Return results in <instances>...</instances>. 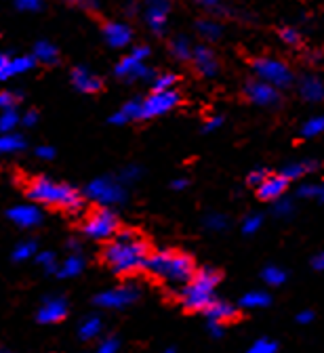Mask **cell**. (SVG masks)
<instances>
[{
  "label": "cell",
  "instance_id": "6da1fadb",
  "mask_svg": "<svg viewBox=\"0 0 324 353\" xmlns=\"http://www.w3.org/2000/svg\"><path fill=\"white\" fill-rule=\"evenodd\" d=\"M150 246L133 230H120L104 248V263L118 276H131L146 268Z\"/></svg>",
  "mask_w": 324,
  "mask_h": 353
},
{
  "label": "cell",
  "instance_id": "7a4b0ae2",
  "mask_svg": "<svg viewBox=\"0 0 324 353\" xmlns=\"http://www.w3.org/2000/svg\"><path fill=\"white\" fill-rule=\"evenodd\" d=\"M144 270L171 286H183L196 274V263L181 250H156L148 254Z\"/></svg>",
  "mask_w": 324,
  "mask_h": 353
},
{
  "label": "cell",
  "instance_id": "3957f363",
  "mask_svg": "<svg viewBox=\"0 0 324 353\" xmlns=\"http://www.w3.org/2000/svg\"><path fill=\"white\" fill-rule=\"evenodd\" d=\"M23 192L30 200L44 204V206H57L68 212H78L84 206V198L80 196L78 190L66 185V183H55L46 176H32L30 181L23 183Z\"/></svg>",
  "mask_w": 324,
  "mask_h": 353
},
{
  "label": "cell",
  "instance_id": "277c9868",
  "mask_svg": "<svg viewBox=\"0 0 324 353\" xmlns=\"http://www.w3.org/2000/svg\"><path fill=\"white\" fill-rule=\"evenodd\" d=\"M221 282V274L213 268L198 270L179 290V301L188 312H204L215 299V290Z\"/></svg>",
  "mask_w": 324,
  "mask_h": 353
},
{
  "label": "cell",
  "instance_id": "5b68a950",
  "mask_svg": "<svg viewBox=\"0 0 324 353\" xmlns=\"http://www.w3.org/2000/svg\"><path fill=\"white\" fill-rule=\"evenodd\" d=\"M251 68L259 80L276 86L278 91H280V88H289L295 82L293 70L285 61L276 59V57H255L251 61Z\"/></svg>",
  "mask_w": 324,
  "mask_h": 353
},
{
  "label": "cell",
  "instance_id": "8992f818",
  "mask_svg": "<svg viewBox=\"0 0 324 353\" xmlns=\"http://www.w3.org/2000/svg\"><path fill=\"white\" fill-rule=\"evenodd\" d=\"M118 228H120L118 214L110 206H104V208L93 210L86 216L82 232L90 240H110L118 232Z\"/></svg>",
  "mask_w": 324,
  "mask_h": 353
},
{
  "label": "cell",
  "instance_id": "52a82bcc",
  "mask_svg": "<svg viewBox=\"0 0 324 353\" xmlns=\"http://www.w3.org/2000/svg\"><path fill=\"white\" fill-rule=\"evenodd\" d=\"M84 194L95 200L104 206H116V204H122L126 200V192L122 188V181L114 179V176H99V179H93Z\"/></svg>",
  "mask_w": 324,
  "mask_h": 353
},
{
  "label": "cell",
  "instance_id": "ba28073f",
  "mask_svg": "<svg viewBox=\"0 0 324 353\" xmlns=\"http://www.w3.org/2000/svg\"><path fill=\"white\" fill-rule=\"evenodd\" d=\"M181 101V95L171 88V91H158L152 93L150 97H146L142 101V114H139V120H152L158 116L169 114L171 110H175Z\"/></svg>",
  "mask_w": 324,
  "mask_h": 353
},
{
  "label": "cell",
  "instance_id": "9c48e42d",
  "mask_svg": "<svg viewBox=\"0 0 324 353\" xmlns=\"http://www.w3.org/2000/svg\"><path fill=\"white\" fill-rule=\"evenodd\" d=\"M139 296H142V290H139L135 284H122L116 288H110L106 292H99L93 303L102 309H124L128 305H133Z\"/></svg>",
  "mask_w": 324,
  "mask_h": 353
},
{
  "label": "cell",
  "instance_id": "30bf717a",
  "mask_svg": "<svg viewBox=\"0 0 324 353\" xmlns=\"http://www.w3.org/2000/svg\"><path fill=\"white\" fill-rule=\"evenodd\" d=\"M245 95L251 103L259 108H276L280 105V91L276 86L263 82V80H249L245 84Z\"/></svg>",
  "mask_w": 324,
  "mask_h": 353
},
{
  "label": "cell",
  "instance_id": "8fae6325",
  "mask_svg": "<svg viewBox=\"0 0 324 353\" xmlns=\"http://www.w3.org/2000/svg\"><path fill=\"white\" fill-rule=\"evenodd\" d=\"M114 74L120 78V80H126V82H135V80H154L156 78V72L142 59L133 57L131 53L126 57H122L116 68H114Z\"/></svg>",
  "mask_w": 324,
  "mask_h": 353
},
{
  "label": "cell",
  "instance_id": "7c38bea8",
  "mask_svg": "<svg viewBox=\"0 0 324 353\" xmlns=\"http://www.w3.org/2000/svg\"><path fill=\"white\" fill-rule=\"evenodd\" d=\"M171 0H146V23L148 28L156 34L162 36L169 26V15H171Z\"/></svg>",
  "mask_w": 324,
  "mask_h": 353
},
{
  "label": "cell",
  "instance_id": "4fadbf2b",
  "mask_svg": "<svg viewBox=\"0 0 324 353\" xmlns=\"http://www.w3.org/2000/svg\"><path fill=\"white\" fill-rule=\"evenodd\" d=\"M68 316V301L64 296H46L38 307L36 320L40 324H57Z\"/></svg>",
  "mask_w": 324,
  "mask_h": 353
},
{
  "label": "cell",
  "instance_id": "5bb4252c",
  "mask_svg": "<svg viewBox=\"0 0 324 353\" xmlns=\"http://www.w3.org/2000/svg\"><path fill=\"white\" fill-rule=\"evenodd\" d=\"M190 61L194 63V70L204 78H213L219 72V59H217L215 51L211 47H207V44H198V47H194Z\"/></svg>",
  "mask_w": 324,
  "mask_h": 353
},
{
  "label": "cell",
  "instance_id": "9a60e30c",
  "mask_svg": "<svg viewBox=\"0 0 324 353\" xmlns=\"http://www.w3.org/2000/svg\"><path fill=\"white\" fill-rule=\"evenodd\" d=\"M70 78H72V84H74L76 91H80L84 95H95L104 88L102 78L95 72H90L88 68H84V65H76L72 70Z\"/></svg>",
  "mask_w": 324,
  "mask_h": 353
},
{
  "label": "cell",
  "instance_id": "2e32d148",
  "mask_svg": "<svg viewBox=\"0 0 324 353\" xmlns=\"http://www.w3.org/2000/svg\"><path fill=\"white\" fill-rule=\"evenodd\" d=\"M289 183L285 176L278 172V174H267L265 179L257 185V198L259 200H265V202H274L278 198H283L289 190Z\"/></svg>",
  "mask_w": 324,
  "mask_h": 353
},
{
  "label": "cell",
  "instance_id": "e0dca14e",
  "mask_svg": "<svg viewBox=\"0 0 324 353\" xmlns=\"http://www.w3.org/2000/svg\"><path fill=\"white\" fill-rule=\"evenodd\" d=\"M7 216L13 221V223L21 230H30L42 223V210L34 204H19L9 208Z\"/></svg>",
  "mask_w": 324,
  "mask_h": 353
},
{
  "label": "cell",
  "instance_id": "ac0fdd59",
  "mask_svg": "<svg viewBox=\"0 0 324 353\" xmlns=\"http://www.w3.org/2000/svg\"><path fill=\"white\" fill-rule=\"evenodd\" d=\"M36 65L34 57H13L11 53H0V80L26 74Z\"/></svg>",
  "mask_w": 324,
  "mask_h": 353
},
{
  "label": "cell",
  "instance_id": "d6986e66",
  "mask_svg": "<svg viewBox=\"0 0 324 353\" xmlns=\"http://www.w3.org/2000/svg\"><path fill=\"white\" fill-rule=\"evenodd\" d=\"M102 34H104L106 42L110 44L112 49L128 47L131 40H133V30L126 23H120V21H108V23H104Z\"/></svg>",
  "mask_w": 324,
  "mask_h": 353
},
{
  "label": "cell",
  "instance_id": "ffe728a7",
  "mask_svg": "<svg viewBox=\"0 0 324 353\" xmlns=\"http://www.w3.org/2000/svg\"><path fill=\"white\" fill-rule=\"evenodd\" d=\"M299 95L307 103H320V101H324V82H322V78H318L314 74L301 76L299 78Z\"/></svg>",
  "mask_w": 324,
  "mask_h": 353
},
{
  "label": "cell",
  "instance_id": "44dd1931",
  "mask_svg": "<svg viewBox=\"0 0 324 353\" xmlns=\"http://www.w3.org/2000/svg\"><path fill=\"white\" fill-rule=\"evenodd\" d=\"M204 314H207L209 322H217V324L231 322V320H236V316H238L234 305L227 303V301H219V299L211 301V305L204 309Z\"/></svg>",
  "mask_w": 324,
  "mask_h": 353
},
{
  "label": "cell",
  "instance_id": "7402d4cb",
  "mask_svg": "<svg viewBox=\"0 0 324 353\" xmlns=\"http://www.w3.org/2000/svg\"><path fill=\"white\" fill-rule=\"evenodd\" d=\"M318 162L316 160H301V162H289L287 166H283L280 174L287 181H295V179H303L305 174L318 170Z\"/></svg>",
  "mask_w": 324,
  "mask_h": 353
},
{
  "label": "cell",
  "instance_id": "603a6c76",
  "mask_svg": "<svg viewBox=\"0 0 324 353\" xmlns=\"http://www.w3.org/2000/svg\"><path fill=\"white\" fill-rule=\"evenodd\" d=\"M139 114H142V101H126L118 112H114L110 116V124H116V126H122V124H128L133 120H139Z\"/></svg>",
  "mask_w": 324,
  "mask_h": 353
},
{
  "label": "cell",
  "instance_id": "cb8c5ba5",
  "mask_svg": "<svg viewBox=\"0 0 324 353\" xmlns=\"http://www.w3.org/2000/svg\"><path fill=\"white\" fill-rule=\"evenodd\" d=\"M36 61L44 63V65H55L59 61V51L55 44H51L49 40H38L34 44V55Z\"/></svg>",
  "mask_w": 324,
  "mask_h": 353
},
{
  "label": "cell",
  "instance_id": "d4e9b609",
  "mask_svg": "<svg viewBox=\"0 0 324 353\" xmlns=\"http://www.w3.org/2000/svg\"><path fill=\"white\" fill-rule=\"evenodd\" d=\"M169 51H171V55H173L177 61H190V59H192V51H194V44H192V40H190L188 36L179 34V36H175V38L171 40Z\"/></svg>",
  "mask_w": 324,
  "mask_h": 353
},
{
  "label": "cell",
  "instance_id": "484cf974",
  "mask_svg": "<svg viewBox=\"0 0 324 353\" xmlns=\"http://www.w3.org/2000/svg\"><path fill=\"white\" fill-rule=\"evenodd\" d=\"M82 270H84V259H82L78 252H72L64 263H59V268H57V274H55V276H59V278L68 280V278H76V276H80V274H82Z\"/></svg>",
  "mask_w": 324,
  "mask_h": 353
},
{
  "label": "cell",
  "instance_id": "4316f807",
  "mask_svg": "<svg viewBox=\"0 0 324 353\" xmlns=\"http://www.w3.org/2000/svg\"><path fill=\"white\" fill-rule=\"evenodd\" d=\"M196 32L200 34L202 40L207 42H217L221 36H223V26L215 19H198L196 21Z\"/></svg>",
  "mask_w": 324,
  "mask_h": 353
},
{
  "label": "cell",
  "instance_id": "83f0119b",
  "mask_svg": "<svg viewBox=\"0 0 324 353\" xmlns=\"http://www.w3.org/2000/svg\"><path fill=\"white\" fill-rule=\"evenodd\" d=\"M102 332H104V322H102L99 316H88L78 326V336L82 341H93V339H97Z\"/></svg>",
  "mask_w": 324,
  "mask_h": 353
},
{
  "label": "cell",
  "instance_id": "f1b7e54d",
  "mask_svg": "<svg viewBox=\"0 0 324 353\" xmlns=\"http://www.w3.org/2000/svg\"><path fill=\"white\" fill-rule=\"evenodd\" d=\"M26 148V139L15 132H0V156L5 154H15Z\"/></svg>",
  "mask_w": 324,
  "mask_h": 353
},
{
  "label": "cell",
  "instance_id": "f546056e",
  "mask_svg": "<svg viewBox=\"0 0 324 353\" xmlns=\"http://www.w3.org/2000/svg\"><path fill=\"white\" fill-rule=\"evenodd\" d=\"M269 303H271V296L265 290H251L240 299V307L245 309H265L269 307Z\"/></svg>",
  "mask_w": 324,
  "mask_h": 353
},
{
  "label": "cell",
  "instance_id": "4dcf8cb0",
  "mask_svg": "<svg viewBox=\"0 0 324 353\" xmlns=\"http://www.w3.org/2000/svg\"><path fill=\"white\" fill-rule=\"evenodd\" d=\"M261 278L267 286H283L287 282V272L278 265H267V268L261 272Z\"/></svg>",
  "mask_w": 324,
  "mask_h": 353
},
{
  "label": "cell",
  "instance_id": "1f68e13d",
  "mask_svg": "<svg viewBox=\"0 0 324 353\" xmlns=\"http://www.w3.org/2000/svg\"><path fill=\"white\" fill-rule=\"evenodd\" d=\"M36 248H38V244H36L34 240H23V242H19V244L13 248V254H11V256H13L15 263H23V261L36 256Z\"/></svg>",
  "mask_w": 324,
  "mask_h": 353
},
{
  "label": "cell",
  "instance_id": "d6a6232c",
  "mask_svg": "<svg viewBox=\"0 0 324 353\" xmlns=\"http://www.w3.org/2000/svg\"><path fill=\"white\" fill-rule=\"evenodd\" d=\"M301 135H303L305 139H312V137L324 135V114H322V116H314V118H309V120L301 126Z\"/></svg>",
  "mask_w": 324,
  "mask_h": 353
},
{
  "label": "cell",
  "instance_id": "836d02e7",
  "mask_svg": "<svg viewBox=\"0 0 324 353\" xmlns=\"http://www.w3.org/2000/svg\"><path fill=\"white\" fill-rule=\"evenodd\" d=\"M227 225H229V221L223 212H209L204 216V228L211 232H223L227 230Z\"/></svg>",
  "mask_w": 324,
  "mask_h": 353
},
{
  "label": "cell",
  "instance_id": "e575fe53",
  "mask_svg": "<svg viewBox=\"0 0 324 353\" xmlns=\"http://www.w3.org/2000/svg\"><path fill=\"white\" fill-rule=\"evenodd\" d=\"M179 76L177 74H156V78L152 80V93H158V91H171L175 88Z\"/></svg>",
  "mask_w": 324,
  "mask_h": 353
},
{
  "label": "cell",
  "instance_id": "d590c367",
  "mask_svg": "<svg viewBox=\"0 0 324 353\" xmlns=\"http://www.w3.org/2000/svg\"><path fill=\"white\" fill-rule=\"evenodd\" d=\"M36 263L42 265L46 274H57L59 263L55 261V252H51V250H42V252H38V254H36Z\"/></svg>",
  "mask_w": 324,
  "mask_h": 353
},
{
  "label": "cell",
  "instance_id": "8d00e7d4",
  "mask_svg": "<svg viewBox=\"0 0 324 353\" xmlns=\"http://www.w3.org/2000/svg\"><path fill=\"white\" fill-rule=\"evenodd\" d=\"M19 124V114L15 110L0 112V132H13Z\"/></svg>",
  "mask_w": 324,
  "mask_h": 353
},
{
  "label": "cell",
  "instance_id": "74e56055",
  "mask_svg": "<svg viewBox=\"0 0 324 353\" xmlns=\"http://www.w3.org/2000/svg\"><path fill=\"white\" fill-rule=\"evenodd\" d=\"M245 353H278V343L271 339H257Z\"/></svg>",
  "mask_w": 324,
  "mask_h": 353
},
{
  "label": "cell",
  "instance_id": "f35d334b",
  "mask_svg": "<svg viewBox=\"0 0 324 353\" xmlns=\"http://www.w3.org/2000/svg\"><path fill=\"white\" fill-rule=\"evenodd\" d=\"M278 36H280V40L285 44H289V47H299V44H301V32L297 28L287 26V28H283L280 32H278Z\"/></svg>",
  "mask_w": 324,
  "mask_h": 353
},
{
  "label": "cell",
  "instance_id": "ab89813d",
  "mask_svg": "<svg viewBox=\"0 0 324 353\" xmlns=\"http://www.w3.org/2000/svg\"><path fill=\"white\" fill-rule=\"evenodd\" d=\"M261 225H263V216L255 212V214L245 216V221H242V232L247 236H253V234H257L261 230Z\"/></svg>",
  "mask_w": 324,
  "mask_h": 353
},
{
  "label": "cell",
  "instance_id": "60d3db41",
  "mask_svg": "<svg viewBox=\"0 0 324 353\" xmlns=\"http://www.w3.org/2000/svg\"><path fill=\"white\" fill-rule=\"evenodd\" d=\"M293 210H295V202H293L291 198L283 196V198L274 200V212H276L278 216H289Z\"/></svg>",
  "mask_w": 324,
  "mask_h": 353
},
{
  "label": "cell",
  "instance_id": "b9f144b4",
  "mask_svg": "<svg viewBox=\"0 0 324 353\" xmlns=\"http://www.w3.org/2000/svg\"><path fill=\"white\" fill-rule=\"evenodd\" d=\"M19 99H21L19 93L3 91V93H0V112H5V110H15L17 103H19Z\"/></svg>",
  "mask_w": 324,
  "mask_h": 353
},
{
  "label": "cell",
  "instance_id": "7bdbcfd3",
  "mask_svg": "<svg viewBox=\"0 0 324 353\" xmlns=\"http://www.w3.org/2000/svg\"><path fill=\"white\" fill-rule=\"evenodd\" d=\"M118 349H120V341H118L116 336H106V339L97 345L95 353H118Z\"/></svg>",
  "mask_w": 324,
  "mask_h": 353
},
{
  "label": "cell",
  "instance_id": "ee69618b",
  "mask_svg": "<svg viewBox=\"0 0 324 353\" xmlns=\"http://www.w3.org/2000/svg\"><path fill=\"white\" fill-rule=\"evenodd\" d=\"M142 168H139L137 164H128L126 168H122V172H120V181H126V183H131V181H135V179H139L142 176Z\"/></svg>",
  "mask_w": 324,
  "mask_h": 353
},
{
  "label": "cell",
  "instance_id": "f6af8a7d",
  "mask_svg": "<svg viewBox=\"0 0 324 353\" xmlns=\"http://www.w3.org/2000/svg\"><path fill=\"white\" fill-rule=\"evenodd\" d=\"M269 174V170L267 168H263V166H259V168H253L251 172H249V176H247V183L249 185H253V188H257L265 176Z\"/></svg>",
  "mask_w": 324,
  "mask_h": 353
},
{
  "label": "cell",
  "instance_id": "bcb514c9",
  "mask_svg": "<svg viewBox=\"0 0 324 353\" xmlns=\"http://www.w3.org/2000/svg\"><path fill=\"white\" fill-rule=\"evenodd\" d=\"M13 3L19 11H30V13L42 7V0H13Z\"/></svg>",
  "mask_w": 324,
  "mask_h": 353
},
{
  "label": "cell",
  "instance_id": "7dc6e473",
  "mask_svg": "<svg viewBox=\"0 0 324 353\" xmlns=\"http://www.w3.org/2000/svg\"><path fill=\"white\" fill-rule=\"evenodd\" d=\"M68 5H74V7H80V9H86V11H97L99 9V0H66Z\"/></svg>",
  "mask_w": 324,
  "mask_h": 353
},
{
  "label": "cell",
  "instance_id": "c3c4849f",
  "mask_svg": "<svg viewBox=\"0 0 324 353\" xmlns=\"http://www.w3.org/2000/svg\"><path fill=\"white\" fill-rule=\"evenodd\" d=\"M297 196H301V198H316L318 196V185L316 183H303V185H299Z\"/></svg>",
  "mask_w": 324,
  "mask_h": 353
},
{
  "label": "cell",
  "instance_id": "681fc988",
  "mask_svg": "<svg viewBox=\"0 0 324 353\" xmlns=\"http://www.w3.org/2000/svg\"><path fill=\"white\" fill-rule=\"evenodd\" d=\"M36 156L40 160H53L55 158V148H51V145H38L36 148Z\"/></svg>",
  "mask_w": 324,
  "mask_h": 353
},
{
  "label": "cell",
  "instance_id": "f907efd6",
  "mask_svg": "<svg viewBox=\"0 0 324 353\" xmlns=\"http://www.w3.org/2000/svg\"><path fill=\"white\" fill-rule=\"evenodd\" d=\"M131 55L133 57H137V59H142V61H148L150 59V55H152V51H150V47H135L133 51H131Z\"/></svg>",
  "mask_w": 324,
  "mask_h": 353
},
{
  "label": "cell",
  "instance_id": "816d5d0a",
  "mask_svg": "<svg viewBox=\"0 0 324 353\" xmlns=\"http://www.w3.org/2000/svg\"><path fill=\"white\" fill-rule=\"evenodd\" d=\"M223 124V118L221 116H213V118H209L207 122H204V132H213V130H217L219 126Z\"/></svg>",
  "mask_w": 324,
  "mask_h": 353
},
{
  "label": "cell",
  "instance_id": "f5cc1de1",
  "mask_svg": "<svg viewBox=\"0 0 324 353\" xmlns=\"http://www.w3.org/2000/svg\"><path fill=\"white\" fill-rule=\"evenodd\" d=\"M312 268H314L316 272H324V250L312 256Z\"/></svg>",
  "mask_w": 324,
  "mask_h": 353
},
{
  "label": "cell",
  "instance_id": "db71d44e",
  "mask_svg": "<svg viewBox=\"0 0 324 353\" xmlns=\"http://www.w3.org/2000/svg\"><path fill=\"white\" fill-rule=\"evenodd\" d=\"M21 122H23L26 126H34V124L38 122V112H34V110L26 112V114H23V118H21Z\"/></svg>",
  "mask_w": 324,
  "mask_h": 353
},
{
  "label": "cell",
  "instance_id": "11a10c76",
  "mask_svg": "<svg viewBox=\"0 0 324 353\" xmlns=\"http://www.w3.org/2000/svg\"><path fill=\"white\" fill-rule=\"evenodd\" d=\"M314 312H301L299 316H297V324H301V326H307V324H312L314 322Z\"/></svg>",
  "mask_w": 324,
  "mask_h": 353
},
{
  "label": "cell",
  "instance_id": "9f6ffc18",
  "mask_svg": "<svg viewBox=\"0 0 324 353\" xmlns=\"http://www.w3.org/2000/svg\"><path fill=\"white\" fill-rule=\"evenodd\" d=\"M196 3H198L200 7H204V9H215V7L223 5L225 0H196Z\"/></svg>",
  "mask_w": 324,
  "mask_h": 353
},
{
  "label": "cell",
  "instance_id": "6f0895ef",
  "mask_svg": "<svg viewBox=\"0 0 324 353\" xmlns=\"http://www.w3.org/2000/svg\"><path fill=\"white\" fill-rule=\"evenodd\" d=\"M209 330L215 339L223 336V324H217V322H209Z\"/></svg>",
  "mask_w": 324,
  "mask_h": 353
},
{
  "label": "cell",
  "instance_id": "680465c9",
  "mask_svg": "<svg viewBox=\"0 0 324 353\" xmlns=\"http://www.w3.org/2000/svg\"><path fill=\"white\" fill-rule=\"evenodd\" d=\"M171 188H173L175 192H181V190L188 188V179H175V181L171 183Z\"/></svg>",
  "mask_w": 324,
  "mask_h": 353
},
{
  "label": "cell",
  "instance_id": "91938a15",
  "mask_svg": "<svg viewBox=\"0 0 324 353\" xmlns=\"http://www.w3.org/2000/svg\"><path fill=\"white\" fill-rule=\"evenodd\" d=\"M68 246H70V250H72V252H78V250H80V244H78L76 240H70V242H68Z\"/></svg>",
  "mask_w": 324,
  "mask_h": 353
},
{
  "label": "cell",
  "instance_id": "94428289",
  "mask_svg": "<svg viewBox=\"0 0 324 353\" xmlns=\"http://www.w3.org/2000/svg\"><path fill=\"white\" fill-rule=\"evenodd\" d=\"M316 198H318L320 202H324V183L318 185V196H316Z\"/></svg>",
  "mask_w": 324,
  "mask_h": 353
},
{
  "label": "cell",
  "instance_id": "6125c7cd",
  "mask_svg": "<svg viewBox=\"0 0 324 353\" xmlns=\"http://www.w3.org/2000/svg\"><path fill=\"white\" fill-rule=\"evenodd\" d=\"M164 353H177V351L173 347H169V349H164Z\"/></svg>",
  "mask_w": 324,
  "mask_h": 353
},
{
  "label": "cell",
  "instance_id": "be15d7a7",
  "mask_svg": "<svg viewBox=\"0 0 324 353\" xmlns=\"http://www.w3.org/2000/svg\"><path fill=\"white\" fill-rule=\"evenodd\" d=\"M0 353H13V351H9V349H0Z\"/></svg>",
  "mask_w": 324,
  "mask_h": 353
}]
</instances>
